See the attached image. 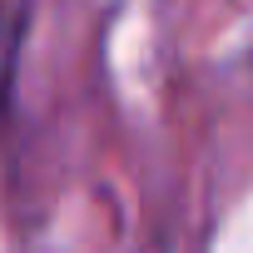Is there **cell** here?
<instances>
[{
  "mask_svg": "<svg viewBox=\"0 0 253 253\" xmlns=\"http://www.w3.org/2000/svg\"><path fill=\"white\" fill-rule=\"evenodd\" d=\"M15 45H20V20L0 10V109L10 94V70H15Z\"/></svg>",
  "mask_w": 253,
  "mask_h": 253,
  "instance_id": "6da1fadb",
  "label": "cell"
}]
</instances>
